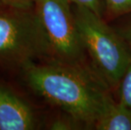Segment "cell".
<instances>
[{
  "mask_svg": "<svg viewBox=\"0 0 131 130\" xmlns=\"http://www.w3.org/2000/svg\"><path fill=\"white\" fill-rule=\"evenodd\" d=\"M19 73L36 95L85 128H93L97 118L114 101L110 88L89 66L47 60L29 63Z\"/></svg>",
  "mask_w": 131,
  "mask_h": 130,
  "instance_id": "obj_1",
  "label": "cell"
},
{
  "mask_svg": "<svg viewBox=\"0 0 131 130\" xmlns=\"http://www.w3.org/2000/svg\"><path fill=\"white\" fill-rule=\"evenodd\" d=\"M51 59L48 41L34 8L0 6V68L20 71L29 63Z\"/></svg>",
  "mask_w": 131,
  "mask_h": 130,
  "instance_id": "obj_2",
  "label": "cell"
},
{
  "mask_svg": "<svg viewBox=\"0 0 131 130\" xmlns=\"http://www.w3.org/2000/svg\"><path fill=\"white\" fill-rule=\"evenodd\" d=\"M80 40L94 72L111 89L118 88L131 62V51L116 30L92 11L72 5Z\"/></svg>",
  "mask_w": 131,
  "mask_h": 130,
  "instance_id": "obj_3",
  "label": "cell"
},
{
  "mask_svg": "<svg viewBox=\"0 0 131 130\" xmlns=\"http://www.w3.org/2000/svg\"><path fill=\"white\" fill-rule=\"evenodd\" d=\"M33 8L48 41L51 60L87 66L70 3L68 0H35Z\"/></svg>",
  "mask_w": 131,
  "mask_h": 130,
  "instance_id": "obj_4",
  "label": "cell"
},
{
  "mask_svg": "<svg viewBox=\"0 0 131 130\" xmlns=\"http://www.w3.org/2000/svg\"><path fill=\"white\" fill-rule=\"evenodd\" d=\"M38 119L32 107L9 86L0 82V130H33Z\"/></svg>",
  "mask_w": 131,
  "mask_h": 130,
  "instance_id": "obj_5",
  "label": "cell"
},
{
  "mask_svg": "<svg viewBox=\"0 0 131 130\" xmlns=\"http://www.w3.org/2000/svg\"><path fill=\"white\" fill-rule=\"evenodd\" d=\"M96 130H131V110L119 101H113L97 118Z\"/></svg>",
  "mask_w": 131,
  "mask_h": 130,
  "instance_id": "obj_6",
  "label": "cell"
},
{
  "mask_svg": "<svg viewBox=\"0 0 131 130\" xmlns=\"http://www.w3.org/2000/svg\"><path fill=\"white\" fill-rule=\"evenodd\" d=\"M118 88V101L131 110V62L125 70Z\"/></svg>",
  "mask_w": 131,
  "mask_h": 130,
  "instance_id": "obj_7",
  "label": "cell"
},
{
  "mask_svg": "<svg viewBox=\"0 0 131 130\" xmlns=\"http://www.w3.org/2000/svg\"><path fill=\"white\" fill-rule=\"evenodd\" d=\"M105 14L118 17L131 14V0H104Z\"/></svg>",
  "mask_w": 131,
  "mask_h": 130,
  "instance_id": "obj_8",
  "label": "cell"
},
{
  "mask_svg": "<svg viewBox=\"0 0 131 130\" xmlns=\"http://www.w3.org/2000/svg\"><path fill=\"white\" fill-rule=\"evenodd\" d=\"M50 129L55 130H72V129H83L85 127L79 121L63 112V116L54 118L49 125Z\"/></svg>",
  "mask_w": 131,
  "mask_h": 130,
  "instance_id": "obj_9",
  "label": "cell"
},
{
  "mask_svg": "<svg viewBox=\"0 0 131 130\" xmlns=\"http://www.w3.org/2000/svg\"><path fill=\"white\" fill-rule=\"evenodd\" d=\"M68 1L70 3L71 5L87 9L101 17H103L105 15L104 0H68Z\"/></svg>",
  "mask_w": 131,
  "mask_h": 130,
  "instance_id": "obj_10",
  "label": "cell"
},
{
  "mask_svg": "<svg viewBox=\"0 0 131 130\" xmlns=\"http://www.w3.org/2000/svg\"><path fill=\"white\" fill-rule=\"evenodd\" d=\"M35 0H3L4 5L19 8V9H30L34 5Z\"/></svg>",
  "mask_w": 131,
  "mask_h": 130,
  "instance_id": "obj_11",
  "label": "cell"
},
{
  "mask_svg": "<svg viewBox=\"0 0 131 130\" xmlns=\"http://www.w3.org/2000/svg\"><path fill=\"white\" fill-rule=\"evenodd\" d=\"M118 34L123 37V39L126 42L128 46L131 51V21L125 25V26L122 27L119 30H117Z\"/></svg>",
  "mask_w": 131,
  "mask_h": 130,
  "instance_id": "obj_12",
  "label": "cell"
},
{
  "mask_svg": "<svg viewBox=\"0 0 131 130\" xmlns=\"http://www.w3.org/2000/svg\"><path fill=\"white\" fill-rule=\"evenodd\" d=\"M2 5H4V4L3 2V0H0V6H2Z\"/></svg>",
  "mask_w": 131,
  "mask_h": 130,
  "instance_id": "obj_13",
  "label": "cell"
}]
</instances>
